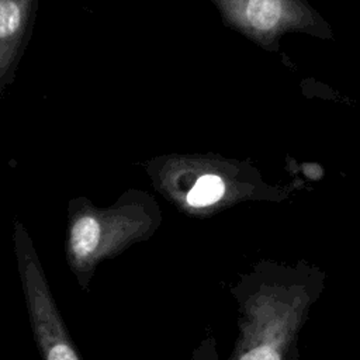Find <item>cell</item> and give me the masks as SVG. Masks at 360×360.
I'll return each mask as SVG.
<instances>
[{
    "mask_svg": "<svg viewBox=\"0 0 360 360\" xmlns=\"http://www.w3.org/2000/svg\"><path fill=\"white\" fill-rule=\"evenodd\" d=\"M13 245L25 308L42 360H82L55 302L28 229L13 224Z\"/></svg>",
    "mask_w": 360,
    "mask_h": 360,
    "instance_id": "cell-3",
    "label": "cell"
},
{
    "mask_svg": "<svg viewBox=\"0 0 360 360\" xmlns=\"http://www.w3.org/2000/svg\"><path fill=\"white\" fill-rule=\"evenodd\" d=\"M153 188L179 211L202 217L229 198V181L214 160L195 153H165L142 163Z\"/></svg>",
    "mask_w": 360,
    "mask_h": 360,
    "instance_id": "cell-4",
    "label": "cell"
},
{
    "mask_svg": "<svg viewBox=\"0 0 360 360\" xmlns=\"http://www.w3.org/2000/svg\"><path fill=\"white\" fill-rule=\"evenodd\" d=\"M66 212V263L83 291L89 290L101 262L149 240L163 221L155 197L139 188L125 190L108 207H97L79 195L69 200Z\"/></svg>",
    "mask_w": 360,
    "mask_h": 360,
    "instance_id": "cell-2",
    "label": "cell"
},
{
    "mask_svg": "<svg viewBox=\"0 0 360 360\" xmlns=\"http://www.w3.org/2000/svg\"><path fill=\"white\" fill-rule=\"evenodd\" d=\"M281 17L280 0H246L243 4V18L256 30L273 28Z\"/></svg>",
    "mask_w": 360,
    "mask_h": 360,
    "instance_id": "cell-6",
    "label": "cell"
},
{
    "mask_svg": "<svg viewBox=\"0 0 360 360\" xmlns=\"http://www.w3.org/2000/svg\"><path fill=\"white\" fill-rule=\"evenodd\" d=\"M38 8L39 0H0V97L15 80Z\"/></svg>",
    "mask_w": 360,
    "mask_h": 360,
    "instance_id": "cell-5",
    "label": "cell"
},
{
    "mask_svg": "<svg viewBox=\"0 0 360 360\" xmlns=\"http://www.w3.org/2000/svg\"><path fill=\"white\" fill-rule=\"evenodd\" d=\"M325 271L298 262L263 260L242 274L231 292L238 304V336L228 360H297L298 340L325 287ZM190 360H219L205 338Z\"/></svg>",
    "mask_w": 360,
    "mask_h": 360,
    "instance_id": "cell-1",
    "label": "cell"
}]
</instances>
